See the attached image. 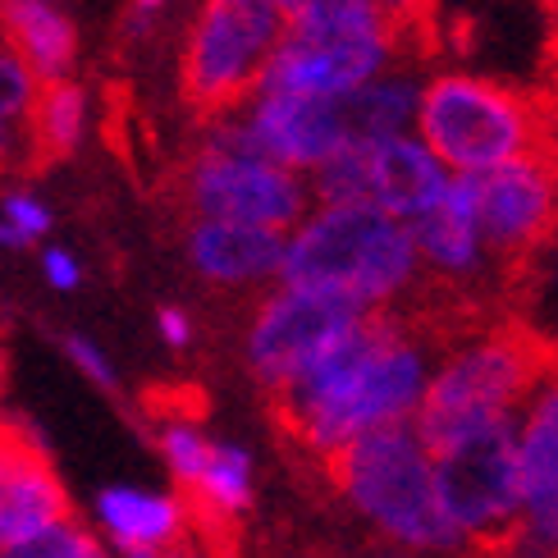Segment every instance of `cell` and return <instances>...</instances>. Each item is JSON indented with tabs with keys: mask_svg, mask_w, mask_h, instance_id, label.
Here are the masks:
<instances>
[{
	"mask_svg": "<svg viewBox=\"0 0 558 558\" xmlns=\"http://www.w3.org/2000/svg\"><path fill=\"white\" fill-rule=\"evenodd\" d=\"M325 490H335L357 518H366L380 536L408 549H462V531L445 513L435 485V462L412 422L380 426L353 445L335 449L316 462Z\"/></svg>",
	"mask_w": 558,
	"mask_h": 558,
	"instance_id": "cell-1",
	"label": "cell"
},
{
	"mask_svg": "<svg viewBox=\"0 0 558 558\" xmlns=\"http://www.w3.org/2000/svg\"><path fill=\"white\" fill-rule=\"evenodd\" d=\"M422 270L426 266L408 220L389 216L371 202H348L316 206L293 229L279 284L348 293L366 307L385 312L422 279Z\"/></svg>",
	"mask_w": 558,
	"mask_h": 558,
	"instance_id": "cell-2",
	"label": "cell"
},
{
	"mask_svg": "<svg viewBox=\"0 0 558 558\" xmlns=\"http://www.w3.org/2000/svg\"><path fill=\"white\" fill-rule=\"evenodd\" d=\"M416 133L458 174L499 170L558 147V120L541 92L485 74H435L422 87Z\"/></svg>",
	"mask_w": 558,
	"mask_h": 558,
	"instance_id": "cell-3",
	"label": "cell"
},
{
	"mask_svg": "<svg viewBox=\"0 0 558 558\" xmlns=\"http://www.w3.org/2000/svg\"><path fill=\"white\" fill-rule=\"evenodd\" d=\"M549 362H554V339L536 335L518 316L490 325V330H481L468 343H458L439 362L426 399L412 416L422 445L439 449L462 430L513 422L531 393H536V385L545 380Z\"/></svg>",
	"mask_w": 558,
	"mask_h": 558,
	"instance_id": "cell-4",
	"label": "cell"
},
{
	"mask_svg": "<svg viewBox=\"0 0 558 558\" xmlns=\"http://www.w3.org/2000/svg\"><path fill=\"white\" fill-rule=\"evenodd\" d=\"M284 33L289 14L275 0H202L179 51V101L197 129L257 97Z\"/></svg>",
	"mask_w": 558,
	"mask_h": 558,
	"instance_id": "cell-5",
	"label": "cell"
},
{
	"mask_svg": "<svg viewBox=\"0 0 558 558\" xmlns=\"http://www.w3.org/2000/svg\"><path fill=\"white\" fill-rule=\"evenodd\" d=\"M449 353H453L449 343H439L435 335L403 320V330L393 335L353 380H343L330 399L320 408H312L302 422L275 430L279 445H284L293 458L307 462V468H316L320 458H330L335 449L353 445V439H362L371 430L412 422L430 380H435L430 362L435 357L445 362Z\"/></svg>",
	"mask_w": 558,
	"mask_h": 558,
	"instance_id": "cell-6",
	"label": "cell"
},
{
	"mask_svg": "<svg viewBox=\"0 0 558 558\" xmlns=\"http://www.w3.org/2000/svg\"><path fill=\"white\" fill-rule=\"evenodd\" d=\"M393 60H412L399 23L371 0H335L289 19L262 87L302 97H353L371 78L389 74Z\"/></svg>",
	"mask_w": 558,
	"mask_h": 558,
	"instance_id": "cell-7",
	"label": "cell"
},
{
	"mask_svg": "<svg viewBox=\"0 0 558 558\" xmlns=\"http://www.w3.org/2000/svg\"><path fill=\"white\" fill-rule=\"evenodd\" d=\"M458 179L472 197L476 234L490 252L499 284L522 312V298L541 279V262L558 243V147Z\"/></svg>",
	"mask_w": 558,
	"mask_h": 558,
	"instance_id": "cell-8",
	"label": "cell"
},
{
	"mask_svg": "<svg viewBox=\"0 0 558 558\" xmlns=\"http://www.w3.org/2000/svg\"><path fill=\"white\" fill-rule=\"evenodd\" d=\"M160 206L174 220H229L284 234L312 216V183L266 156L197 143L160 179Z\"/></svg>",
	"mask_w": 558,
	"mask_h": 558,
	"instance_id": "cell-9",
	"label": "cell"
},
{
	"mask_svg": "<svg viewBox=\"0 0 558 558\" xmlns=\"http://www.w3.org/2000/svg\"><path fill=\"white\" fill-rule=\"evenodd\" d=\"M445 513L462 531V549L504 541L522 522L518 422H490L430 449Z\"/></svg>",
	"mask_w": 558,
	"mask_h": 558,
	"instance_id": "cell-10",
	"label": "cell"
},
{
	"mask_svg": "<svg viewBox=\"0 0 558 558\" xmlns=\"http://www.w3.org/2000/svg\"><path fill=\"white\" fill-rule=\"evenodd\" d=\"M371 312L376 307L330 289L279 284L275 293H262L243 325V362L252 371V380L266 389L289 385L325 348H335L348 330H357Z\"/></svg>",
	"mask_w": 558,
	"mask_h": 558,
	"instance_id": "cell-11",
	"label": "cell"
},
{
	"mask_svg": "<svg viewBox=\"0 0 558 558\" xmlns=\"http://www.w3.org/2000/svg\"><path fill=\"white\" fill-rule=\"evenodd\" d=\"M257 156L284 170H316L339 147L353 143L348 97H302V92H257L243 110Z\"/></svg>",
	"mask_w": 558,
	"mask_h": 558,
	"instance_id": "cell-12",
	"label": "cell"
},
{
	"mask_svg": "<svg viewBox=\"0 0 558 558\" xmlns=\"http://www.w3.org/2000/svg\"><path fill=\"white\" fill-rule=\"evenodd\" d=\"M518 468H522V522L508 536L531 554L558 558V339L545 380L522 408Z\"/></svg>",
	"mask_w": 558,
	"mask_h": 558,
	"instance_id": "cell-13",
	"label": "cell"
},
{
	"mask_svg": "<svg viewBox=\"0 0 558 558\" xmlns=\"http://www.w3.org/2000/svg\"><path fill=\"white\" fill-rule=\"evenodd\" d=\"M183 262L211 293H257L266 279L284 270L289 239L262 225H229V220H179Z\"/></svg>",
	"mask_w": 558,
	"mask_h": 558,
	"instance_id": "cell-14",
	"label": "cell"
},
{
	"mask_svg": "<svg viewBox=\"0 0 558 558\" xmlns=\"http://www.w3.org/2000/svg\"><path fill=\"white\" fill-rule=\"evenodd\" d=\"M449 166L416 137L403 133L371 143V206L380 211L412 225L449 197Z\"/></svg>",
	"mask_w": 558,
	"mask_h": 558,
	"instance_id": "cell-15",
	"label": "cell"
},
{
	"mask_svg": "<svg viewBox=\"0 0 558 558\" xmlns=\"http://www.w3.org/2000/svg\"><path fill=\"white\" fill-rule=\"evenodd\" d=\"M60 522H69V490L51 458L41 453L37 435H28L0 472V549L33 541Z\"/></svg>",
	"mask_w": 558,
	"mask_h": 558,
	"instance_id": "cell-16",
	"label": "cell"
},
{
	"mask_svg": "<svg viewBox=\"0 0 558 558\" xmlns=\"http://www.w3.org/2000/svg\"><path fill=\"white\" fill-rule=\"evenodd\" d=\"M97 518L120 554L151 549V554H183L193 545L189 504L179 495H147L133 485H110L97 495Z\"/></svg>",
	"mask_w": 558,
	"mask_h": 558,
	"instance_id": "cell-17",
	"label": "cell"
},
{
	"mask_svg": "<svg viewBox=\"0 0 558 558\" xmlns=\"http://www.w3.org/2000/svg\"><path fill=\"white\" fill-rule=\"evenodd\" d=\"M0 33L28 60V69L41 83L69 78L74 56H78V33L69 23V14L56 10L51 0H5L0 5Z\"/></svg>",
	"mask_w": 558,
	"mask_h": 558,
	"instance_id": "cell-18",
	"label": "cell"
},
{
	"mask_svg": "<svg viewBox=\"0 0 558 558\" xmlns=\"http://www.w3.org/2000/svg\"><path fill=\"white\" fill-rule=\"evenodd\" d=\"M87 129V92L69 78L41 83L28 110V174H41L78 151Z\"/></svg>",
	"mask_w": 558,
	"mask_h": 558,
	"instance_id": "cell-19",
	"label": "cell"
},
{
	"mask_svg": "<svg viewBox=\"0 0 558 558\" xmlns=\"http://www.w3.org/2000/svg\"><path fill=\"white\" fill-rule=\"evenodd\" d=\"M422 106V87H416L412 69H389V74L371 78L362 92L348 97V114H353V137L380 143V137H403V129L416 120Z\"/></svg>",
	"mask_w": 558,
	"mask_h": 558,
	"instance_id": "cell-20",
	"label": "cell"
},
{
	"mask_svg": "<svg viewBox=\"0 0 558 558\" xmlns=\"http://www.w3.org/2000/svg\"><path fill=\"white\" fill-rule=\"evenodd\" d=\"M0 558H106V549L87 526H78L74 518H69V522L41 531V536H33V541L0 549Z\"/></svg>",
	"mask_w": 558,
	"mask_h": 558,
	"instance_id": "cell-21",
	"label": "cell"
},
{
	"mask_svg": "<svg viewBox=\"0 0 558 558\" xmlns=\"http://www.w3.org/2000/svg\"><path fill=\"white\" fill-rule=\"evenodd\" d=\"M0 216H5L28 243H37L46 229H51V211H46V206L37 197H28V193H5L0 197Z\"/></svg>",
	"mask_w": 558,
	"mask_h": 558,
	"instance_id": "cell-22",
	"label": "cell"
},
{
	"mask_svg": "<svg viewBox=\"0 0 558 558\" xmlns=\"http://www.w3.org/2000/svg\"><path fill=\"white\" fill-rule=\"evenodd\" d=\"M60 348H64V357L74 362L97 389H114V385H120V380H114V366L101 357V348L92 343V339H83V335H64Z\"/></svg>",
	"mask_w": 558,
	"mask_h": 558,
	"instance_id": "cell-23",
	"label": "cell"
},
{
	"mask_svg": "<svg viewBox=\"0 0 558 558\" xmlns=\"http://www.w3.org/2000/svg\"><path fill=\"white\" fill-rule=\"evenodd\" d=\"M5 170L28 174V124L0 114V174H5Z\"/></svg>",
	"mask_w": 558,
	"mask_h": 558,
	"instance_id": "cell-24",
	"label": "cell"
},
{
	"mask_svg": "<svg viewBox=\"0 0 558 558\" xmlns=\"http://www.w3.org/2000/svg\"><path fill=\"white\" fill-rule=\"evenodd\" d=\"M541 97L545 106L554 110V120H558V19L549 23V41H545V60H541Z\"/></svg>",
	"mask_w": 558,
	"mask_h": 558,
	"instance_id": "cell-25",
	"label": "cell"
},
{
	"mask_svg": "<svg viewBox=\"0 0 558 558\" xmlns=\"http://www.w3.org/2000/svg\"><path fill=\"white\" fill-rule=\"evenodd\" d=\"M41 270H46V279H51L56 289H78V279H83V270H78V262L69 257V252H60V247H51V252H41Z\"/></svg>",
	"mask_w": 558,
	"mask_h": 558,
	"instance_id": "cell-26",
	"label": "cell"
},
{
	"mask_svg": "<svg viewBox=\"0 0 558 558\" xmlns=\"http://www.w3.org/2000/svg\"><path fill=\"white\" fill-rule=\"evenodd\" d=\"M156 330H160V339H166L170 348H183V343H193V320L183 316L179 307H166L156 316Z\"/></svg>",
	"mask_w": 558,
	"mask_h": 558,
	"instance_id": "cell-27",
	"label": "cell"
},
{
	"mask_svg": "<svg viewBox=\"0 0 558 558\" xmlns=\"http://www.w3.org/2000/svg\"><path fill=\"white\" fill-rule=\"evenodd\" d=\"M33 430L23 426V422H14V416H0V472H5V462L19 453V445L28 439Z\"/></svg>",
	"mask_w": 558,
	"mask_h": 558,
	"instance_id": "cell-28",
	"label": "cell"
},
{
	"mask_svg": "<svg viewBox=\"0 0 558 558\" xmlns=\"http://www.w3.org/2000/svg\"><path fill=\"white\" fill-rule=\"evenodd\" d=\"M170 5V0H129V37H137V33H143L147 28V23L160 14V10H166Z\"/></svg>",
	"mask_w": 558,
	"mask_h": 558,
	"instance_id": "cell-29",
	"label": "cell"
},
{
	"mask_svg": "<svg viewBox=\"0 0 558 558\" xmlns=\"http://www.w3.org/2000/svg\"><path fill=\"white\" fill-rule=\"evenodd\" d=\"M279 10H284L289 19H298V14H312V10H320V5H335V0H275Z\"/></svg>",
	"mask_w": 558,
	"mask_h": 558,
	"instance_id": "cell-30",
	"label": "cell"
},
{
	"mask_svg": "<svg viewBox=\"0 0 558 558\" xmlns=\"http://www.w3.org/2000/svg\"><path fill=\"white\" fill-rule=\"evenodd\" d=\"M0 247H28V239H23V234H19V229H14L5 216H0Z\"/></svg>",
	"mask_w": 558,
	"mask_h": 558,
	"instance_id": "cell-31",
	"label": "cell"
},
{
	"mask_svg": "<svg viewBox=\"0 0 558 558\" xmlns=\"http://www.w3.org/2000/svg\"><path fill=\"white\" fill-rule=\"evenodd\" d=\"M174 558H216V554H206V549H202V554H193V549H183V554H174Z\"/></svg>",
	"mask_w": 558,
	"mask_h": 558,
	"instance_id": "cell-32",
	"label": "cell"
},
{
	"mask_svg": "<svg viewBox=\"0 0 558 558\" xmlns=\"http://www.w3.org/2000/svg\"><path fill=\"white\" fill-rule=\"evenodd\" d=\"M0 5H5V0H0Z\"/></svg>",
	"mask_w": 558,
	"mask_h": 558,
	"instance_id": "cell-33",
	"label": "cell"
}]
</instances>
